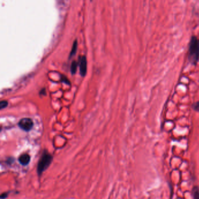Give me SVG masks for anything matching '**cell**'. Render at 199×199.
<instances>
[{"label":"cell","mask_w":199,"mask_h":199,"mask_svg":"<svg viewBox=\"0 0 199 199\" xmlns=\"http://www.w3.org/2000/svg\"><path fill=\"white\" fill-rule=\"evenodd\" d=\"M18 126L23 130L25 131H29L32 129L33 126V122L31 118L25 117L22 118L19 122Z\"/></svg>","instance_id":"obj_3"},{"label":"cell","mask_w":199,"mask_h":199,"mask_svg":"<svg viewBox=\"0 0 199 199\" xmlns=\"http://www.w3.org/2000/svg\"><path fill=\"white\" fill-rule=\"evenodd\" d=\"M78 63L77 62H76L75 61L71 63V72L72 74H74L76 73V69H77V67L78 66Z\"/></svg>","instance_id":"obj_7"},{"label":"cell","mask_w":199,"mask_h":199,"mask_svg":"<svg viewBox=\"0 0 199 199\" xmlns=\"http://www.w3.org/2000/svg\"><path fill=\"white\" fill-rule=\"evenodd\" d=\"M192 193L193 199H199V188L198 186H196L193 187Z\"/></svg>","instance_id":"obj_6"},{"label":"cell","mask_w":199,"mask_h":199,"mask_svg":"<svg viewBox=\"0 0 199 199\" xmlns=\"http://www.w3.org/2000/svg\"><path fill=\"white\" fill-rule=\"evenodd\" d=\"M79 70H80V74L81 76H84L86 75L87 71V61L85 56H83L79 58Z\"/></svg>","instance_id":"obj_4"},{"label":"cell","mask_w":199,"mask_h":199,"mask_svg":"<svg viewBox=\"0 0 199 199\" xmlns=\"http://www.w3.org/2000/svg\"><path fill=\"white\" fill-rule=\"evenodd\" d=\"M30 161V157L28 154H24L21 155L19 158V162L23 166L28 165Z\"/></svg>","instance_id":"obj_5"},{"label":"cell","mask_w":199,"mask_h":199,"mask_svg":"<svg viewBox=\"0 0 199 199\" xmlns=\"http://www.w3.org/2000/svg\"><path fill=\"white\" fill-rule=\"evenodd\" d=\"M189 60L193 65H196L199 62V39L192 36L189 43Z\"/></svg>","instance_id":"obj_1"},{"label":"cell","mask_w":199,"mask_h":199,"mask_svg":"<svg viewBox=\"0 0 199 199\" xmlns=\"http://www.w3.org/2000/svg\"><path fill=\"white\" fill-rule=\"evenodd\" d=\"M8 105V103L6 101H3L0 102V108L1 109H3L4 108H5Z\"/></svg>","instance_id":"obj_9"},{"label":"cell","mask_w":199,"mask_h":199,"mask_svg":"<svg viewBox=\"0 0 199 199\" xmlns=\"http://www.w3.org/2000/svg\"><path fill=\"white\" fill-rule=\"evenodd\" d=\"M53 160L52 155L47 151L43 152L41 159L37 164V172L39 176H41L50 165Z\"/></svg>","instance_id":"obj_2"},{"label":"cell","mask_w":199,"mask_h":199,"mask_svg":"<svg viewBox=\"0 0 199 199\" xmlns=\"http://www.w3.org/2000/svg\"><path fill=\"white\" fill-rule=\"evenodd\" d=\"M192 108L196 111H199V101H197L193 104Z\"/></svg>","instance_id":"obj_10"},{"label":"cell","mask_w":199,"mask_h":199,"mask_svg":"<svg viewBox=\"0 0 199 199\" xmlns=\"http://www.w3.org/2000/svg\"><path fill=\"white\" fill-rule=\"evenodd\" d=\"M76 49H77V42H76V41H74V42L73 43L72 47V49H71V53L70 54V57H71L74 55L75 54L76 51Z\"/></svg>","instance_id":"obj_8"},{"label":"cell","mask_w":199,"mask_h":199,"mask_svg":"<svg viewBox=\"0 0 199 199\" xmlns=\"http://www.w3.org/2000/svg\"><path fill=\"white\" fill-rule=\"evenodd\" d=\"M8 193H3V194H1V198L2 199H4V198H7V197H8Z\"/></svg>","instance_id":"obj_11"}]
</instances>
